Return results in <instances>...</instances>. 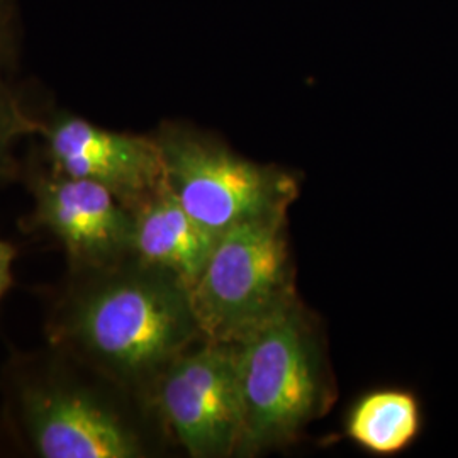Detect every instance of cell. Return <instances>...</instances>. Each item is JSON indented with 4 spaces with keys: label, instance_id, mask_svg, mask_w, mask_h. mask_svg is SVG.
<instances>
[{
    "label": "cell",
    "instance_id": "cell-13",
    "mask_svg": "<svg viewBox=\"0 0 458 458\" xmlns=\"http://www.w3.org/2000/svg\"><path fill=\"white\" fill-rule=\"evenodd\" d=\"M19 257V246L0 238V302L14 287V263Z\"/></svg>",
    "mask_w": 458,
    "mask_h": 458
},
{
    "label": "cell",
    "instance_id": "cell-4",
    "mask_svg": "<svg viewBox=\"0 0 458 458\" xmlns=\"http://www.w3.org/2000/svg\"><path fill=\"white\" fill-rule=\"evenodd\" d=\"M153 138L165 189L216 238L250 219L287 213L299 194L287 172L246 160L189 123L165 121Z\"/></svg>",
    "mask_w": 458,
    "mask_h": 458
},
{
    "label": "cell",
    "instance_id": "cell-5",
    "mask_svg": "<svg viewBox=\"0 0 458 458\" xmlns=\"http://www.w3.org/2000/svg\"><path fill=\"white\" fill-rule=\"evenodd\" d=\"M285 225L287 213L270 214L217 238L189 291L204 340L236 344L294 302Z\"/></svg>",
    "mask_w": 458,
    "mask_h": 458
},
{
    "label": "cell",
    "instance_id": "cell-14",
    "mask_svg": "<svg viewBox=\"0 0 458 458\" xmlns=\"http://www.w3.org/2000/svg\"><path fill=\"white\" fill-rule=\"evenodd\" d=\"M17 457L16 445L13 442V437L9 433V428L5 425L4 414L0 410V458Z\"/></svg>",
    "mask_w": 458,
    "mask_h": 458
},
{
    "label": "cell",
    "instance_id": "cell-8",
    "mask_svg": "<svg viewBox=\"0 0 458 458\" xmlns=\"http://www.w3.org/2000/svg\"><path fill=\"white\" fill-rule=\"evenodd\" d=\"M34 140L53 168L107 189L130 211L164 187L153 134L107 130L66 107L45 106Z\"/></svg>",
    "mask_w": 458,
    "mask_h": 458
},
{
    "label": "cell",
    "instance_id": "cell-9",
    "mask_svg": "<svg viewBox=\"0 0 458 458\" xmlns=\"http://www.w3.org/2000/svg\"><path fill=\"white\" fill-rule=\"evenodd\" d=\"M131 214L132 257L179 278L191 291L217 238L202 228L165 185Z\"/></svg>",
    "mask_w": 458,
    "mask_h": 458
},
{
    "label": "cell",
    "instance_id": "cell-1",
    "mask_svg": "<svg viewBox=\"0 0 458 458\" xmlns=\"http://www.w3.org/2000/svg\"><path fill=\"white\" fill-rule=\"evenodd\" d=\"M45 344L145 397L185 350L204 340L189 289L168 272L130 257L66 268L34 289Z\"/></svg>",
    "mask_w": 458,
    "mask_h": 458
},
{
    "label": "cell",
    "instance_id": "cell-2",
    "mask_svg": "<svg viewBox=\"0 0 458 458\" xmlns=\"http://www.w3.org/2000/svg\"><path fill=\"white\" fill-rule=\"evenodd\" d=\"M0 410L22 458H143L170 443L143 397L45 344L9 346Z\"/></svg>",
    "mask_w": 458,
    "mask_h": 458
},
{
    "label": "cell",
    "instance_id": "cell-7",
    "mask_svg": "<svg viewBox=\"0 0 458 458\" xmlns=\"http://www.w3.org/2000/svg\"><path fill=\"white\" fill-rule=\"evenodd\" d=\"M19 182L33 200L19 228L60 246L66 268H96L132 257L131 211L107 189L58 172L36 145L22 158Z\"/></svg>",
    "mask_w": 458,
    "mask_h": 458
},
{
    "label": "cell",
    "instance_id": "cell-6",
    "mask_svg": "<svg viewBox=\"0 0 458 458\" xmlns=\"http://www.w3.org/2000/svg\"><path fill=\"white\" fill-rule=\"evenodd\" d=\"M166 438L189 457L240 455L243 412L234 344L202 340L172 361L145 394Z\"/></svg>",
    "mask_w": 458,
    "mask_h": 458
},
{
    "label": "cell",
    "instance_id": "cell-11",
    "mask_svg": "<svg viewBox=\"0 0 458 458\" xmlns=\"http://www.w3.org/2000/svg\"><path fill=\"white\" fill-rule=\"evenodd\" d=\"M41 106L26 90L0 75V187L19 182L22 158L17 155L26 140H34L41 126Z\"/></svg>",
    "mask_w": 458,
    "mask_h": 458
},
{
    "label": "cell",
    "instance_id": "cell-3",
    "mask_svg": "<svg viewBox=\"0 0 458 458\" xmlns=\"http://www.w3.org/2000/svg\"><path fill=\"white\" fill-rule=\"evenodd\" d=\"M233 344L243 412L240 455L293 440L327 401L321 353L299 302Z\"/></svg>",
    "mask_w": 458,
    "mask_h": 458
},
{
    "label": "cell",
    "instance_id": "cell-10",
    "mask_svg": "<svg viewBox=\"0 0 458 458\" xmlns=\"http://www.w3.org/2000/svg\"><path fill=\"white\" fill-rule=\"evenodd\" d=\"M425 429L421 399L408 389L365 394L346 418V435L365 452L394 457L410 450Z\"/></svg>",
    "mask_w": 458,
    "mask_h": 458
},
{
    "label": "cell",
    "instance_id": "cell-12",
    "mask_svg": "<svg viewBox=\"0 0 458 458\" xmlns=\"http://www.w3.org/2000/svg\"><path fill=\"white\" fill-rule=\"evenodd\" d=\"M21 14L17 0H0V75L13 77L21 58Z\"/></svg>",
    "mask_w": 458,
    "mask_h": 458
}]
</instances>
